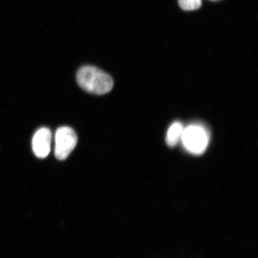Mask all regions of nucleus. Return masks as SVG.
<instances>
[{
    "label": "nucleus",
    "mask_w": 258,
    "mask_h": 258,
    "mask_svg": "<svg viewBox=\"0 0 258 258\" xmlns=\"http://www.w3.org/2000/svg\"><path fill=\"white\" fill-rule=\"evenodd\" d=\"M77 81L81 88L95 95L106 94L114 86V81L109 74L93 66L81 68L77 74Z\"/></svg>",
    "instance_id": "f257e3e1"
},
{
    "label": "nucleus",
    "mask_w": 258,
    "mask_h": 258,
    "mask_svg": "<svg viewBox=\"0 0 258 258\" xmlns=\"http://www.w3.org/2000/svg\"><path fill=\"white\" fill-rule=\"evenodd\" d=\"M181 141L188 152L199 155L207 148L209 137L206 129L201 125H192L183 128Z\"/></svg>",
    "instance_id": "f03ea898"
},
{
    "label": "nucleus",
    "mask_w": 258,
    "mask_h": 258,
    "mask_svg": "<svg viewBox=\"0 0 258 258\" xmlns=\"http://www.w3.org/2000/svg\"><path fill=\"white\" fill-rule=\"evenodd\" d=\"M77 136L72 128L63 126L57 128L55 134L54 155L58 160H64L76 147Z\"/></svg>",
    "instance_id": "7ed1b4c3"
},
{
    "label": "nucleus",
    "mask_w": 258,
    "mask_h": 258,
    "mask_svg": "<svg viewBox=\"0 0 258 258\" xmlns=\"http://www.w3.org/2000/svg\"><path fill=\"white\" fill-rule=\"evenodd\" d=\"M51 132L49 128L43 127L38 130L32 139V146L34 153L40 159L46 158L50 153Z\"/></svg>",
    "instance_id": "20e7f679"
},
{
    "label": "nucleus",
    "mask_w": 258,
    "mask_h": 258,
    "mask_svg": "<svg viewBox=\"0 0 258 258\" xmlns=\"http://www.w3.org/2000/svg\"><path fill=\"white\" fill-rule=\"evenodd\" d=\"M183 125L179 122H174L169 128L166 135V143L170 147L176 146L179 141L181 140L183 131Z\"/></svg>",
    "instance_id": "39448f33"
},
{
    "label": "nucleus",
    "mask_w": 258,
    "mask_h": 258,
    "mask_svg": "<svg viewBox=\"0 0 258 258\" xmlns=\"http://www.w3.org/2000/svg\"><path fill=\"white\" fill-rule=\"evenodd\" d=\"M180 7L186 11H195L201 7L202 0H179Z\"/></svg>",
    "instance_id": "423d86ee"
},
{
    "label": "nucleus",
    "mask_w": 258,
    "mask_h": 258,
    "mask_svg": "<svg viewBox=\"0 0 258 258\" xmlns=\"http://www.w3.org/2000/svg\"><path fill=\"white\" fill-rule=\"evenodd\" d=\"M211 1L217 2V1H219V0H211Z\"/></svg>",
    "instance_id": "0eeeda50"
}]
</instances>
